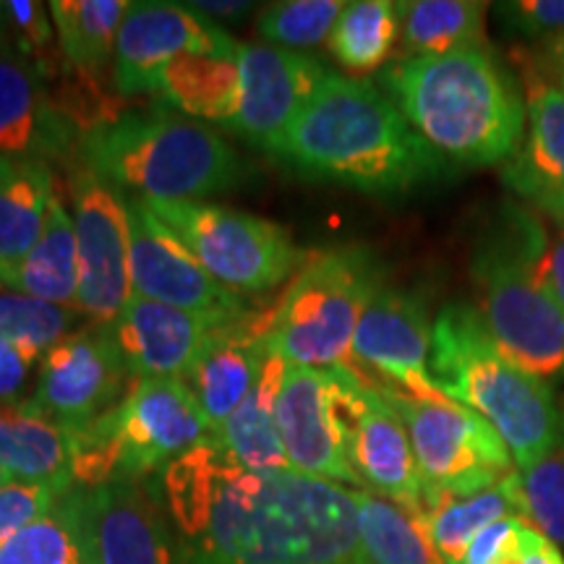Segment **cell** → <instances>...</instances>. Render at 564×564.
Masks as SVG:
<instances>
[{"label":"cell","mask_w":564,"mask_h":564,"mask_svg":"<svg viewBox=\"0 0 564 564\" xmlns=\"http://www.w3.org/2000/svg\"><path fill=\"white\" fill-rule=\"evenodd\" d=\"M382 278L377 257L358 246L308 257L267 316V350L308 369L350 366L358 322L384 288Z\"/></svg>","instance_id":"52a82bcc"},{"label":"cell","mask_w":564,"mask_h":564,"mask_svg":"<svg viewBox=\"0 0 564 564\" xmlns=\"http://www.w3.org/2000/svg\"><path fill=\"white\" fill-rule=\"evenodd\" d=\"M560 419H562V444H564V400H562V405H560Z\"/></svg>","instance_id":"f6af8a7d"},{"label":"cell","mask_w":564,"mask_h":564,"mask_svg":"<svg viewBox=\"0 0 564 564\" xmlns=\"http://www.w3.org/2000/svg\"><path fill=\"white\" fill-rule=\"evenodd\" d=\"M129 379L110 324H91L42 356L30 405L66 432H79L123 403Z\"/></svg>","instance_id":"8fae6325"},{"label":"cell","mask_w":564,"mask_h":564,"mask_svg":"<svg viewBox=\"0 0 564 564\" xmlns=\"http://www.w3.org/2000/svg\"><path fill=\"white\" fill-rule=\"evenodd\" d=\"M79 312L0 285V340L42 358L74 333Z\"/></svg>","instance_id":"e575fe53"},{"label":"cell","mask_w":564,"mask_h":564,"mask_svg":"<svg viewBox=\"0 0 564 564\" xmlns=\"http://www.w3.org/2000/svg\"><path fill=\"white\" fill-rule=\"evenodd\" d=\"M562 84H564V70H562Z\"/></svg>","instance_id":"7dc6e473"},{"label":"cell","mask_w":564,"mask_h":564,"mask_svg":"<svg viewBox=\"0 0 564 564\" xmlns=\"http://www.w3.org/2000/svg\"><path fill=\"white\" fill-rule=\"evenodd\" d=\"M129 6L126 0H55L47 6L58 45L70 66L95 74L110 61Z\"/></svg>","instance_id":"d6a6232c"},{"label":"cell","mask_w":564,"mask_h":564,"mask_svg":"<svg viewBox=\"0 0 564 564\" xmlns=\"http://www.w3.org/2000/svg\"><path fill=\"white\" fill-rule=\"evenodd\" d=\"M429 366L444 398L491 423L518 470H528L562 447L552 384L512 364L470 303H447L436 314Z\"/></svg>","instance_id":"277c9868"},{"label":"cell","mask_w":564,"mask_h":564,"mask_svg":"<svg viewBox=\"0 0 564 564\" xmlns=\"http://www.w3.org/2000/svg\"><path fill=\"white\" fill-rule=\"evenodd\" d=\"M0 468L13 481L76 486L68 432L34 411L30 400L0 403Z\"/></svg>","instance_id":"cb8c5ba5"},{"label":"cell","mask_w":564,"mask_h":564,"mask_svg":"<svg viewBox=\"0 0 564 564\" xmlns=\"http://www.w3.org/2000/svg\"><path fill=\"white\" fill-rule=\"evenodd\" d=\"M541 280L554 295V301L564 308V225L560 236L552 241L546 238L544 253H541Z\"/></svg>","instance_id":"60d3db41"},{"label":"cell","mask_w":564,"mask_h":564,"mask_svg":"<svg viewBox=\"0 0 564 564\" xmlns=\"http://www.w3.org/2000/svg\"><path fill=\"white\" fill-rule=\"evenodd\" d=\"M486 6L474 0H413L400 3V34L408 58L484 47Z\"/></svg>","instance_id":"4dcf8cb0"},{"label":"cell","mask_w":564,"mask_h":564,"mask_svg":"<svg viewBox=\"0 0 564 564\" xmlns=\"http://www.w3.org/2000/svg\"><path fill=\"white\" fill-rule=\"evenodd\" d=\"M79 126L53 102L45 74L0 51V158L58 160L74 150Z\"/></svg>","instance_id":"44dd1931"},{"label":"cell","mask_w":564,"mask_h":564,"mask_svg":"<svg viewBox=\"0 0 564 564\" xmlns=\"http://www.w3.org/2000/svg\"><path fill=\"white\" fill-rule=\"evenodd\" d=\"M348 453L361 486L413 514H423V481L413 444L390 394L373 387L356 366H337Z\"/></svg>","instance_id":"4fadbf2b"},{"label":"cell","mask_w":564,"mask_h":564,"mask_svg":"<svg viewBox=\"0 0 564 564\" xmlns=\"http://www.w3.org/2000/svg\"><path fill=\"white\" fill-rule=\"evenodd\" d=\"M0 564H95L82 486L0 544Z\"/></svg>","instance_id":"f546056e"},{"label":"cell","mask_w":564,"mask_h":564,"mask_svg":"<svg viewBox=\"0 0 564 564\" xmlns=\"http://www.w3.org/2000/svg\"><path fill=\"white\" fill-rule=\"evenodd\" d=\"M507 186L564 225V89L533 82L528 137L505 171Z\"/></svg>","instance_id":"603a6c76"},{"label":"cell","mask_w":564,"mask_h":564,"mask_svg":"<svg viewBox=\"0 0 564 564\" xmlns=\"http://www.w3.org/2000/svg\"><path fill=\"white\" fill-rule=\"evenodd\" d=\"M105 421L118 449L121 481L160 476L212 434L199 400L183 379H139Z\"/></svg>","instance_id":"7c38bea8"},{"label":"cell","mask_w":564,"mask_h":564,"mask_svg":"<svg viewBox=\"0 0 564 564\" xmlns=\"http://www.w3.org/2000/svg\"><path fill=\"white\" fill-rule=\"evenodd\" d=\"M160 476L188 564H366L356 491L340 484L249 474L215 434Z\"/></svg>","instance_id":"6da1fadb"},{"label":"cell","mask_w":564,"mask_h":564,"mask_svg":"<svg viewBox=\"0 0 564 564\" xmlns=\"http://www.w3.org/2000/svg\"><path fill=\"white\" fill-rule=\"evenodd\" d=\"M223 322L228 319L192 314L131 295L129 306L110 327L131 379L139 382V379H186L204 340Z\"/></svg>","instance_id":"ffe728a7"},{"label":"cell","mask_w":564,"mask_h":564,"mask_svg":"<svg viewBox=\"0 0 564 564\" xmlns=\"http://www.w3.org/2000/svg\"><path fill=\"white\" fill-rule=\"evenodd\" d=\"M329 76L322 61L285 47L238 45V116L232 131L274 152Z\"/></svg>","instance_id":"ac0fdd59"},{"label":"cell","mask_w":564,"mask_h":564,"mask_svg":"<svg viewBox=\"0 0 564 564\" xmlns=\"http://www.w3.org/2000/svg\"><path fill=\"white\" fill-rule=\"evenodd\" d=\"M131 236V291L183 312L236 319L249 314L241 293L217 282L181 238L137 196L126 199Z\"/></svg>","instance_id":"9a60e30c"},{"label":"cell","mask_w":564,"mask_h":564,"mask_svg":"<svg viewBox=\"0 0 564 564\" xmlns=\"http://www.w3.org/2000/svg\"><path fill=\"white\" fill-rule=\"evenodd\" d=\"M144 202V199H141ZM220 285L267 293L306 262L291 232L249 212L209 202H144Z\"/></svg>","instance_id":"ba28073f"},{"label":"cell","mask_w":564,"mask_h":564,"mask_svg":"<svg viewBox=\"0 0 564 564\" xmlns=\"http://www.w3.org/2000/svg\"><path fill=\"white\" fill-rule=\"evenodd\" d=\"M188 9L202 13V17H225V19H241L251 9L249 3H186Z\"/></svg>","instance_id":"7bdbcfd3"},{"label":"cell","mask_w":564,"mask_h":564,"mask_svg":"<svg viewBox=\"0 0 564 564\" xmlns=\"http://www.w3.org/2000/svg\"><path fill=\"white\" fill-rule=\"evenodd\" d=\"M238 42L223 26L186 3H131L116 40L112 82L121 95H154L167 63L186 53H236Z\"/></svg>","instance_id":"e0dca14e"},{"label":"cell","mask_w":564,"mask_h":564,"mask_svg":"<svg viewBox=\"0 0 564 564\" xmlns=\"http://www.w3.org/2000/svg\"><path fill=\"white\" fill-rule=\"evenodd\" d=\"M400 34V3L390 0H356L345 3L333 34L329 51L348 70L379 68L392 55Z\"/></svg>","instance_id":"836d02e7"},{"label":"cell","mask_w":564,"mask_h":564,"mask_svg":"<svg viewBox=\"0 0 564 564\" xmlns=\"http://www.w3.org/2000/svg\"><path fill=\"white\" fill-rule=\"evenodd\" d=\"M520 564H564V556L554 541L525 523L520 531Z\"/></svg>","instance_id":"b9f144b4"},{"label":"cell","mask_w":564,"mask_h":564,"mask_svg":"<svg viewBox=\"0 0 564 564\" xmlns=\"http://www.w3.org/2000/svg\"><path fill=\"white\" fill-rule=\"evenodd\" d=\"M390 100L444 160L484 167L514 160L528 105L489 47L403 58L382 74Z\"/></svg>","instance_id":"3957f363"},{"label":"cell","mask_w":564,"mask_h":564,"mask_svg":"<svg viewBox=\"0 0 564 564\" xmlns=\"http://www.w3.org/2000/svg\"><path fill=\"white\" fill-rule=\"evenodd\" d=\"M343 9L340 0H285L262 11L257 32L285 51L314 47L333 34Z\"/></svg>","instance_id":"d590c367"},{"label":"cell","mask_w":564,"mask_h":564,"mask_svg":"<svg viewBox=\"0 0 564 564\" xmlns=\"http://www.w3.org/2000/svg\"><path fill=\"white\" fill-rule=\"evenodd\" d=\"M267 316L249 312L217 324L183 379L199 400L212 434L241 408L257 384L259 371L270 356L264 345Z\"/></svg>","instance_id":"7402d4cb"},{"label":"cell","mask_w":564,"mask_h":564,"mask_svg":"<svg viewBox=\"0 0 564 564\" xmlns=\"http://www.w3.org/2000/svg\"><path fill=\"white\" fill-rule=\"evenodd\" d=\"M560 55H562V61H564V40L560 42Z\"/></svg>","instance_id":"bcb514c9"},{"label":"cell","mask_w":564,"mask_h":564,"mask_svg":"<svg viewBox=\"0 0 564 564\" xmlns=\"http://www.w3.org/2000/svg\"><path fill=\"white\" fill-rule=\"evenodd\" d=\"M390 394L411 436L423 481V505L440 497H468L512 476L514 460L489 421L453 400Z\"/></svg>","instance_id":"9c48e42d"},{"label":"cell","mask_w":564,"mask_h":564,"mask_svg":"<svg viewBox=\"0 0 564 564\" xmlns=\"http://www.w3.org/2000/svg\"><path fill=\"white\" fill-rule=\"evenodd\" d=\"M525 523L564 546V444L528 470H518Z\"/></svg>","instance_id":"8d00e7d4"},{"label":"cell","mask_w":564,"mask_h":564,"mask_svg":"<svg viewBox=\"0 0 564 564\" xmlns=\"http://www.w3.org/2000/svg\"><path fill=\"white\" fill-rule=\"evenodd\" d=\"M421 518L442 564H463L470 541L484 528L505 518L525 520L518 470L486 491L468 494V497L429 499Z\"/></svg>","instance_id":"83f0119b"},{"label":"cell","mask_w":564,"mask_h":564,"mask_svg":"<svg viewBox=\"0 0 564 564\" xmlns=\"http://www.w3.org/2000/svg\"><path fill=\"white\" fill-rule=\"evenodd\" d=\"M79 160L118 192L144 202H204L243 181L238 152L209 126L144 108L87 131Z\"/></svg>","instance_id":"5b68a950"},{"label":"cell","mask_w":564,"mask_h":564,"mask_svg":"<svg viewBox=\"0 0 564 564\" xmlns=\"http://www.w3.org/2000/svg\"><path fill=\"white\" fill-rule=\"evenodd\" d=\"M272 154L306 178L373 196L408 194L447 173V160L415 133L390 97L335 70Z\"/></svg>","instance_id":"7a4b0ae2"},{"label":"cell","mask_w":564,"mask_h":564,"mask_svg":"<svg viewBox=\"0 0 564 564\" xmlns=\"http://www.w3.org/2000/svg\"><path fill=\"white\" fill-rule=\"evenodd\" d=\"M11 481H13V478H11L9 474H6L3 468H0V486H6V484H11Z\"/></svg>","instance_id":"ee69618b"},{"label":"cell","mask_w":564,"mask_h":564,"mask_svg":"<svg viewBox=\"0 0 564 564\" xmlns=\"http://www.w3.org/2000/svg\"><path fill=\"white\" fill-rule=\"evenodd\" d=\"M274 421L295 474L340 486H361V478L350 465L348 423L337 369L288 364Z\"/></svg>","instance_id":"5bb4252c"},{"label":"cell","mask_w":564,"mask_h":564,"mask_svg":"<svg viewBox=\"0 0 564 564\" xmlns=\"http://www.w3.org/2000/svg\"><path fill=\"white\" fill-rule=\"evenodd\" d=\"M432 329L429 306L419 293L384 285L358 322L352 361L382 379L379 390L413 400H447L429 366Z\"/></svg>","instance_id":"2e32d148"},{"label":"cell","mask_w":564,"mask_h":564,"mask_svg":"<svg viewBox=\"0 0 564 564\" xmlns=\"http://www.w3.org/2000/svg\"><path fill=\"white\" fill-rule=\"evenodd\" d=\"M0 285L74 308L79 303V249L74 217L53 196L37 243L19 262L0 264Z\"/></svg>","instance_id":"d4e9b609"},{"label":"cell","mask_w":564,"mask_h":564,"mask_svg":"<svg viewBox=\"0 0 564 564\" xmlns=\"http://www.w3.org/2000/svg\"><path fill=\"white\" fill-rule=\"evenodd\" d=\"M53 196L47 162L0 158V264L19 262L37 243Z\"/></svg>","instance_id":"f1b7e54d"},{"label":"cell","mask_w":564,"mask_h":564,"mask_svg":"<svg viewBox=\"0 0 564 564\" xmlns=\"http://www.w3.org/2000/svg\"><path fill=\"white\" fill-rule=\"evenodd\" d=\"M154 95L192 121L232 129L238 116V51L181 55L162 68Z\"/></svg>","instance_id":"4316f807"},{"label":"cell","mask_w":564,"mask_h":564,"mask_svg":"<svg viewBox=\"0 0 564 564\" xmlns=\"http://www.w3.org/2000/svg\"><path fill=\"white\" fill-rule=\"evenodd\" d=\"M66 491L53 484L11 481L0 486V544L42 518Z\"/></svg>","instance_id":"74e56055"},{"label":"cell","mask_w":564,"mask_h":564,"mask_svg":"<svg viewBox=\"0 0 564 564\" xmlns=\"http://www.w3.org/2000/svg\"><path fill=\"white\" fill-rule=\"evenodd\" d=\"M144 481H112L84 489L95 564H181L160 494Z\"/></svg>","instance_id":"d6986e66"},{"label":"cell","mask_w":564,"mask_h":564,"mask_svg":"<svg viewBox=\"0 0 564 564\" xmlns=\"http://www.w3.org/2000/svg\"><path fill=\"white\" fill-rule=\"evenodd\" d=\"M285 369L288 364L270 352L249 398L215 432L232 460L249 474H288V470H293L278 434V421H274Z\"/></svg>","instance_id":"484cf974"},{"label":"cell","mask_w":564,"mask_h":564,"mask_svg":"<svg viewBox=\"0 0 564 564\" xmlns=\"http://www.w3.org/2000/svg\"><path fill=\"white\" fill-rule=\"evenodd\" d=\"M366 564H442L421 514L371 491H356Z\"/></svg>","instance_id":"1f68e13d"},{"label":"cell","mask_w":564,"mask_h":564,"mask_svg":"<svg viewBox=\"0 0 564 564\" xmlns=\"http://www.w3.org/2000/svg\"><path fill=\"white\" fill-rule=\"evenodd\" d=\"M499 13L525 37L564 40V0H514L499 6Z\"/></svg>","instance_id":"f35d334b"},{"label":"cell","mask_w":564,"mask_h":564,"mask_svg":"<svg viewBox=\"0 0 564 564\" xmlns=\"http://www.w3.org/2000/svg\"><path fill=\"white\" fill-rule=\"evenodd\" d=\"M37 361L42 358L34 352L9 340H0V403H19Z\"/></svg>","instance_id":"ab89813d"},{"label":"cell","mask_w":564,"mask_h":564,"mask_svg":"<svg viewBox=\"0 0 564 564\" xmlns=\"http://www.w3.org/2000/svg\"><path fill=\"white\" fill-rule=\"evenodd\" d=\"M546 238L533 215L507 204L497 228L478 241L470 272L499 350L552 384L564 379V308L541 280Z\"/></svg>","instance_id":"8992f818"},{"label":"cell","mask_w":564,"mask_h":564,"mask_svg":"<svg viewBox=\"0 0 564 564\" xmlns=\"http://www.w3.org/2000/svg\"><path fill=\"white\" fill-rule=\"evenodd\" d=\"M79 249V303L91 324H112L131 301V236L126 196L79 165L70 171Z\"/></svg>","instance_id":"30bf717a"}]
</instances>
